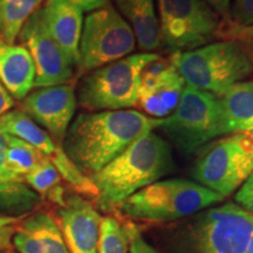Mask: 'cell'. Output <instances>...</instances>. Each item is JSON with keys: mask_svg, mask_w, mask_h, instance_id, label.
<instances>
[{"mask_svg": "<svg viewBox=\"0 0 253 253\" xmlns=\"http://www.w3.org/2000/svg\"><path fill=\"white\" fill-rule=\"evenodd\" d=\"M14 107V99L9 95L5 87L0 84V116Z\"/></svg>", "mask_w": 253, "mask_h": 253, "instance_id": "31", "label": "cell"}, {"mask_svg": "<svg viewBox=\"0 0 253 253\" xmlns=\"http://www.w3.org/2000/svg\"><path fill=\"white\" fill-rule=\"evenodd\" d=\"M77 91L71 84L41 87L30 91L20 101V110L45 129L56 143L62 145L74 120Z\"/></svg>", "mask_w": 253, "mask_h": 253, "instance_id": "13", "label": "cell"}, {"mask_svg": "<svg viewBox=\"0 0 253 253\" xmlns=\"http://www.w3.org/2000/svg\"><path fill=\"white\" fill-rule=\"evenodd\" d=\"M34 79L36 67L28 50L0 40V84L9 95L21 101L34 88Z\"/></svg>", "mask_w": 253, "mask_h": 253, "instance_id": "16", "label": "cell"}, {"mask_svg": "<svg viewBox=\"0 0 253 253\" xmlns=\"http://www.w3.org/2000/svg\"><path fill=\"white\" fill-rule=\"evenodd\" d=\"M0 131L21 138L52 162L60 176L72 189L84 197L95 199L97 190L89 177L81 172L63 150L62 145L50 137L45 129L38 126L20 109H11L0 116Z\"/></svg>", "mask_w": 253, "mask_h": 253, "instance_id": "11", "label": "cell"}, {"mask_svg": "<svg viewBox=\"0 0 253 253\" xmlns=\"http://www.w3.org/2000/svg\"><path fill=\"white\" fill-rule=\"evenodd\" d=\"M39 11L50 37L78 66L84 12L69 0H43Z\"/></svg>", "mask_w": 253, "mask_h": 253, "instance_id": "15", "label": "cell"}, {"mask_svg": "<svg viewBox=\"0 0 253 253\" xmlns=\"http://www.w3.org/2000/svg\"><path fill=\"white\" fill-rule=\"evenodd\" d=\"M253 172V130L217 138L198 150L191 175L195 182L224 198Z\"/></svg>", "mask_w": 253, "mask_h": 253, "instance_id": "8", "label": "cell"}, {"mask_svg": "<svg viewBox=\"0 0 253 253\" xmlns=\"http://www.w3.org/2000/svg\"><path fill=\"white\" fill-rule=\"evenodd\" d=\"M72 4L78 6L82 12H93L109 5V0H69Z\"/></svg>", "mask_w": 253, "mask_h": 253, "instance_id": "29", "label": "cell"}, {"mask_svg": "<svg viewBox=\"0 0 253 253\" xmlns=\"http://www.w3.org/2000/svg\"><path fill=\"white\" fill-rule=\"evenodd\" d=\"M4 217H7V216H4V214L0 213V219H1V218H4Z\"/></svg>", "mask_w": 253, "mask_h": 253, "instance_id": "35", "label": "cell"}, {"mask_svg": "<svg viewBox=\"0 0 253 253\" xmlns=\"http://www.w3.org/2000/svg\"><path fill=\"white\" fill-rule=\"evenodd\" d=\"M20 225L36 238L42 253H69L56 220L46 212H36L24 218Z\"/></svg>", "mask_w": 253, "mask_h": 253, "instance_id": "21", "label": "cell"}, {"mask_svg": "<svg viewBox=\"0 0 253 253\" xmlns=\"http://www.w3.org/2000/svg\"><path fill=\"white\" fill-rule=\"evenodd\" d=\"M9 253H14V252H11V251H9Z\"/></svg>", "mask_w": 253, "mask_h": 253, "instance_id": "36", "label": "cell"}, {"mask_svg": "<svg viewBox=\"0 0 253 253\" xmlns=\"http://www.w3.org/2000/svg\"><path fill=\"white\" fill-rule=\"evenodd\" d=\"M97 253H129L125 225L113 216L102 217Z\"/></svg>", "mask_w": 253, "mask_h": 253, "instance_id": "24", "label": "cell"}, {"mask_svg": "<svg viewBox=\"0 0 253 253\" xmlns=\"http://www.w3.org/2000/svg\"><path fill=\"white\" fill-rule=\"evenodd\" d=\"M162 121L135 109L81 113L69 126L62 148L81 172L90 177Z\"/></svg>", "mask_w": 253, "mask_h": 253, "instance_id": "1", "label": "cell"}, {"mask_svg": "<svg viewBox=\"0 0 253 253\" xmlns=\"http://www.w3.org/2000/svg\"><path fill=\"white\" fill-rule=\"evenodd\" d=\"M229 33L238 40H253V26L237 27L232 25V28L229 31Z\"/></svg>", "mask_w": 253, "mask_h": 253, "instance_id": "32", "label": "cell"}, {"mask_svg": "<svg viewBox=\"0 0 253 253\" xmlns=\"http://www.w3.org/2000/svg\"><path fill=\"white\" fill-rule=\"evenodd\" d=\"M157 129L185 155L194 154L210 142L232 134L219 96L188 84L176 109L163 119Z\"/></svg>", "mask_w": 253, "mask_h": 253, "instance_id": "5", "label": "cell"}, {"mask_svg": "<svg viewBox=\"0 0 253 253\" xmlns=\"http://www.w3.org/2000/svg\"><path fill=\"white\" fill-rule=\"evenodd\" d=\"M185 84L220 96L253 74V53L245 40H224L172 54Z\"/></svg>", "mask_w": 253, "mask_h": 253, "instance_id": "4", "label": "cell"}, {"mask_svg": "<svg viewBox=\"0 0 253 253\" xmlns=\"http://www.w3.org/2000/svg\"><path fill=\"white\" fill-rule=\"evenodd\" d=\"M245 253H253V237H252L251 242H250V244H249V246H248V249H246Z\"/></svg>", "mask_w": 253, "mask_h": 253, "instance_id": "33", "label": "cell"}, {"mask_svg": "<svg viewBox=\"0 0 253 253\" xmlns=\"http://www.w3.org/2000/svg\"><path fill=\"white\" fill-rule=\"evenodd\" d=\"M56 218L69 253H97L102 217L84 196L66 194Z\"/></svg>", "mask_w": 253, "mask_h": 253, "instance_id": "14", "label": "cell"}, {"mask_svg": "<svg viewBox=\"0 0 253 253\" xmlns=\"http://www.w3.org/2000/svg\"><path fill=\"white\" fill-rule=\"evenodd\" d=\"M24 217H4L0 219V252L8 251L12 248V238Z\"/></svg>", "mask_w": 253, "mask_h": 253, "instance_id": "27", "label": "cell"}, {"mask_svg": "<svg viewBox=\"0 0 253 253\" xmlns=\"http://www.w3.org/2000/svg\"><path fill=\"white\" fill-rule=\"evenodd\" d=\"M223 196L194 181L170 178L157 181L126 199L118 210L126 217L148 221L188 218L223 203Z\"/></svg>", "mask_w": 253, "mask_h": 253, "instance_id": "6", "label": "cell"}, {"mask_svg": "<svg viewBox=\"0 0 253 253\" xmlns=\"http://www.w3.org/2000/svg\"><path fill=\"white\" fill-rule=\"evenodd\" d=\"M6 163L8 169L24 179V177L42 160L43 155L15 136L6 134Z\"/></svg>", "mask_w": 253, "mask_h": 253, "instance_id": "23", "label": "cell"}, {"mask_svg": "<svg viewBox=\"0 0 253 253\" xmlns=\"http://www.w3.org/2000/svg\"><path fill=\"white\" fill-rule=\"evenodd\" d=\"M203 1L207 2L210 7H212L221 17H230L231 0H203Z\"/></svg>", "mask_w": 253, "mask_h": 253, "instance_id": "30", "label": "cell"}, {"mask_svg": "<svg viewBox=\"0 0 253 253\" xmlns=\"http://www.w3.org/2000/svg\"><path fill=\"white\" fill-rule=\"evenodd\" d=\"M230 17L233 26H253V0H233L230 7Z\"/></svg>", "mask_w": 253, "mask_h": 253, "instance_id": "25", "label": "cell"}, {"mask_svg": "<svg viewBox=\"0 0 253 253\" xmlns=\"http://www.w3.org/2000/svg\"><path fill=\"white\" fill-rule=\"evenodd\" d=\"M161 40L170 52L208 45L220 27L219 14L203 0H157Z\"/></svg>", "mask_w": 253, "mask_h": 253, "instance_id": "10", "label": "cell"}, {"mask_svg": "<svg viewBox=\"0 0 253 253\" xmlns=\"http://www.w3.org/2000/svg\"><path fill=\"white\" fill-rule=\"evenodd\" d=\"M40 196L21 177L14 173L0 175V213L9 217H24L33 210Z\"/></svg>", "mask_w": 253, "mask_h": 253, "instance_id": "19", "label": "cell"}, {"mask_svg": "<svg viewBox=\"0 0 253 253\" xmlns=\"http://www.w3.org/2000/svg\"><path fill=\"white\" fill-rule=\"evenodd\" d=\"M246 42L249 43V46L251 47V49H252V53H253V40H245Z\"/></svg>", "mask_w": 253, "mask_h": 253, "instance_id": "34", "label": "cell"}, {"mask_svg": "<svg viewBox=\"0 0 253 253\" xmlns=\"http://www.w3.org/2000/svg\"><path fill=\"white\" fill-rule=\"evenodd\" d=\"M175 168L169 142L154 131L148 132L89 177L97 190V207L103 212H112L126 198L161 181Z\"/></svg>", "mask_w": 253, "mask_h": 253, "instance_id": "2", "label": "cell"}, {"mask_svg": "<svg viewBox=\"0 0 253 253\" xmlns=\"http://www.w3.org/2000/svg\"><path fill=\"white\" fill-rule=\"evenodd\" d=\"M0 253H5V252H0Z\"/></svg>", "mask_w": 253, "mask_h": 253, "instance_id": "37", "label": "cell"}, {"mask_svg": "<svg viewBox=\"0 0 253 253\" xmlns=\"http://www.w3.org/2000/svg\"><path fill=\"white\" fill-rule=\"evenodd\" d=\"M61 176L49 160L43 156L32 171L24 177V181L40 197H43L55 204L61 205L66 191L61 185Z\"/></svg>", "mask_w": 253, "mask_h": 253, "instance_id": "22", "label": "cell"}, {"mask_svg": "<svg viewBox=\"0 0 253 253\" xmlns=\"http://www.w3.org/2000/svg\"><path fill=\"white\" fill-rule=\"evenodd\" d=\"M43 0H0V40L14 45L25 23Z\"/></svg>", "mask_w": 253, "mask_h": 253, "instance_id": "20", "label": "cell"}, {"mask_svg": "<svg viewBox=\"0 0 253 253\" xmlns=\"http://www.w3.org/2000/svg\"><path fill=\"white\" fill-rule=\"evenodd\" d=\"M119 13L134 32L136 42L145 52L162 43L155 0H115Z\"/></svg>", "mask_w": 253, "mask_h": 253, "instance_id": "17", "label": "cell"}, {"mask_svg": "<svg viewBox=\"0 0 253 253\" xmlns=\"http://www.w3.org/2000/svg\"><path fill=\"white\" fill-rule=\"evenodd\" d=\"M237 205L253 214V172L235 194Z\"/></svg>", "mask_w": 253, "mask_h": 253, "instance_id": "28", "label": "cell"}, {"mask_svg": "<svg viewBox=\"0 0 253 253\" xmlns=\"http://www.w3.org/2000/svg\"><path fill=\"white\" fill-rule=\"evenodd\" d=\"M36 67L34 88L65 84L73 79L74 63L50 37L38 9L25 23L18 36Z\"/></svg>", "mask_w": 253, "mask_h": 253, "instance_id": "12", "label": "cell"}, {"mask_svg": "<svg viewBox=\"0 0 253 253\" xmlns=\"http://www.w3.org/2000/svg\"><path fill=\"white\" fill-rule=\"evenodd\" d=\"M166 236V253H245L253 237V214L227 202L184 218Z\"/></svg>", "mask_w": 253, "mask_h": 253, "instance_id": "3", "label": "cell"}, {"mask_svg": "<svg viewBox=\"0 0 253 253\" xmlns=\"http://www.w3.org/2000/svg\"><path fill=\"white\" fill-rule=\"evenodd\" d=\"M160 58L156 53L130 54L88 72L78 88L77 100L89 112L137 107L143 69Z\"/></svg>", "mask_w": 253, "mask_h": 253, "instance_id": "7", "label": "cell"}, {"mask_svg": "<svg viewBox=\"0 0 253 253\" xmlns=\"http://www.w3.org/2000/svg\"><path fill=\"white\" fill-rule=\"evenodd\" d=\"M219 99L232 134L253 130V81L233 84Z\"/></svg>", "mask_w": 253, "mask_h": 253, "instance_id": "18", "label": "cell"}, {"mask_svg": "<svg viewBox=\"0 0 253 253\" xmlns=\"http://www.w3.org/2000/svg\"><path fill=\"white\" fill-rule=\"evenodd\" d=\"M125 229L128 236L129 253H158L157 250L144 239L137 226L132 223H128L125 225Z\"/></svg>", "mask_w": 253, "mask_h": 253, "instance_id": "26", "label": "cell"}, {"mask_svg": "<svg viewBox=\"0 0 253 253\" xmlns=\"http://www.w3.org/2000/svg\"><path fill=\"white\" fill-rule=\"evenodd\" d=\"M136 43L131 27L112 5L90 12L82 27L79 71L88 73L126 58Z\"/></svg>", "mask_w": 253, "mask_h": 253, "instance_id": "9", "label": "cell"}]
</instances>
